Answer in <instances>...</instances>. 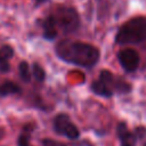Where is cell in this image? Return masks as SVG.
Here are the masks:
<instances>
[{
	"label": "cell",
	"mask_w": 146,
	"mask_h": 146,
	"mask_svg": "<svg viewBox=\"0 0 146 146\" xmlns=\"http://www.w3.org/2000/svg\"><path fill=\"white\" fill-rule=\"evenodd\" d=\"M56 30L63 33H73L80 27V17L72 7L60 6L54 9L49 15Z\"/></svg>",
	"instance_id": "obj_4"
},
{
	"label": "cell",
	"mask_w": 146,
	"mask_h": 146,
	"mask_svg": "<svg viewBox=\"0 0 146 146\" xmlns=\"http://www.w3.org/2000/svg\"><path fill=\"white\" fill-rule=\"evenodd\" d=\"M21 91V88L10 81H7L2 84H0V97H5L8 95H14V94H18Z\"/></svg>",
	"instance_id": "obj_10"
},
{
	"label": "cell",
	"mask_w": 146,
	"mask_h": 146,
	"mask_svg": "<svg viewBox=\"0 0 146 146\" xmlns=\"http://www.w3.org/2000/svg\"><path fill=\"white\" fill-rule=\"evenodd\" d=\"M62 60L82 67H92L99 59V50L92 44L72 40H63L55 48Z\"/></svg>",
	"instance_id": "obj_1"
},
{
	"label": "cell",
	"mask_w": 146,
	"mask_h": 146,
	"mask_svg": "<svg viewBox=\"0 0 146 146\" xmlns=\"http://www.w3.org/2000/svg\"><path fill=\"white\" fill-rule=\"evenodd\" d=\"M54 129L57 133L67 137L68 139H78L80 136L78 127L71 121L67 114L60 113L54 119Z\"/></svg>",
	"instance_id": "obj_5"
},
{
	"label": "cell",
	"mask_w": 146,
	"mask_h": 146,
	"mask_svg": "<svg viewBox=\"0 0 146 146\" xmlns=\"http://www.w3.org/2000/svg\"><path fill=\"white\" fill-rule=\"evenodd\" d=\"M19 75L22 78L23 81L25 82H29L31 80V71H30V67H29V64L26 62H22L19 64Z\"/></svg>",
	"instance_id": "obj_11"
},
{
	"label": "cell",
	"mask_w": 146,
	"mask_h": 146,
	"mask_svg": "<svg viewBox=\"0 0 146 146\" xmlns=\"http://www.w3.org/2000/svg\"><path fill=\"white\" fill-rule=\"evenodd\" d=\"M32 73H33L34 78L36 79V81H39V82H42L46 78V73H44L43 68L36 63L33 64V66H32Z\"/></svg>",
	"instance_id": "obj_12"
},
{
	"label": "cell",
	"mask_w": 146,
	"mask_h": 146,
	"mask_svg": "<svg viewBox=\"0 0 146 146\" xmlns=\"http://www.w3.org/2000/svg\"><path fill=\"white\" fill-rule=\"evenodd\" d=\"M117 137L120 139V146H135L137 140V135L131 132L123 122L117 125Z\"/></svg>",
	"instance_id": "obj_7"
},
{
	"label": "cell",
	"mask_w": 146,
	"mask_h": 146,
	"mask_svg": "<svg viewBox=\"0 0 146 146\" xmlns=\"http://www.w3.org/2000/svg\"><path fill=\"white\" fill-rule=\"evenodd\" d=\"M42 27H43V38L47 39V40H54L57 34H58V31L56 30L51 18L48 16L46 17V19L43 21V24H42Z\"/></svg>",
	"instance_id": "obj_9"
},
{
	"label": "cell",
	"mask_w": 146,
	"mask_h": 146,
	"mask_svg": "<svg viewBox=\"0 0 146 146\" xmlns=\"http://www.w3.org/2000/svg\"><path fill=\"white\" fill-rule=\"evenodd\" d=\"M42 145L43 146H67L60 141L57 140H52V139H43L42 140Z\"/></svg>",
	"instance_id": "obj_13"
},
{
	"label": "cell",
	"mask_w": 146,
	"mask_h": 146,
	"mask_svg": "<svg viewBox=\"0 0 146 146\" xmlns=\"http://www.w3.org/2000/svg\"><path fill=\"white\" fill-rule=\"evenodd\" d=\"M47 0H35V2L38 3V5H40V3H43V2H46Z\"/></svg>",
	"instance_id": "obj_14"
},
{
	"label": "cell",
	"mask_w": 146,
	"mask_h": 146,
	"mask_svg": "<svg viewBox=\"0 0 146 146\" xmlns=\"http://www.w3.org/2000/svg\"><path fill=\"white\" fill-rule=\"evenodd\" d=\"M91 90L102 97H112L115 92L127 94L131 90V86L127 83L124 80L116 78L112 72L107 70H103L99 73L97 80H95L91 84Z\"/></svg>",
	"instance_id": "obj_2"
},
{
	"label": "cell",
	"mask_w": 146,
	"mask_h": 146,
	"mask_svg": "<svg viewBox=\"0 0 146 146\" xmlns=\"http://www.w3.org/2000/svg\"><path fill=\"white\" fill-rule=\"evenodd\" d=\"M146 41V18L133 17L125 22L115 35L117 44H135Z\"/></svg>",
	"instance_id": "obj_3"
},
{
	"label": "cell",
	"mask_w": 146,
	"mask_h": 146,
	"mask_svg": "<svg viewBox=\"0 0 146 146\" xmlns=\"http://www.w3.org/2000/svg\"><path fill=\"white\" fill-rule=\"evenodd\" d=\"M14 50L10 46H3L0 48V71L7 72L9 70V63L8 60L13 57Z\"/></svg>",
	"instance_id": "obj_8"
},
{
	"label": "cell",
	"mask_w": 146,
	"mask_h": 146,
	"mask_svg": "<svg viewBox=\"0 0 146 146\" xmlns=\"http://www.w3.org/2000/svg\"><path fill=\"white\" fill-rule=\"evenodd\" d=\"M117 59H119L122 68L128 73L135 72L138 68L139 62H140L139 54L132 48H125V49H122L121 51H119Z\"/></svg>",
	"instance_id": "obj_6"
}]
</instances>
